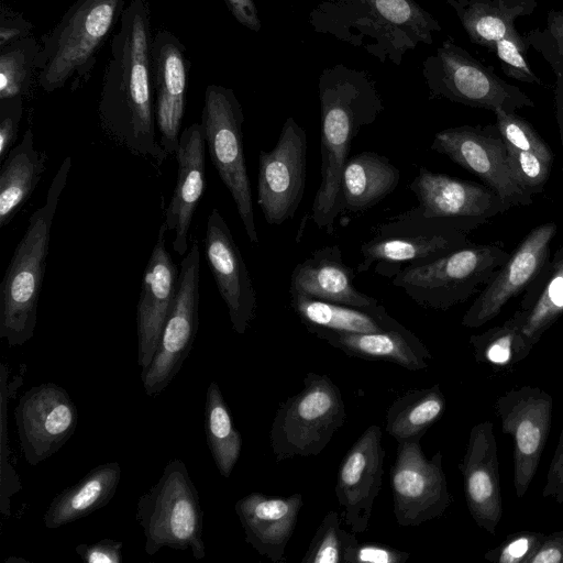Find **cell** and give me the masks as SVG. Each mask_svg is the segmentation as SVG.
Segmentation results:
<instances>
[{
    "label": "cell",
    "instance_id": "cell-1",
    "mask_svg": "<svg viewBox=\"0 0 563 563\" xmlns=\"http://www.w3.org/2000/svg\"><path fill=\"white\" fill-rule=\"evenodd\" d=\"M112 33L98 115L104 132L155 166L167 158L156 132L151 73V9L131 0Z\"/></svg>",
    "mask_w": 563,
    "mask_h": 563
},
{
    "label": "cell",
    "instance_id": "cell-2",
    "mask_svg": "<svg viewBox=\"0 0 563 563\" xmlns=\"http://www.w3.org/2000/svg\"><path fill=\"white\" fill-rule=\"evenodd\" d=\"M318 88L321 179L312 202L311 219L319 229L331 234L335 219L341 214V177L352 142L363 128L376 121L384 111V103L368 71L343 64L324 68Z\"/></svg>",
    "mask_w": 563,
    "mask_h": 563
},
{
    "label": "cell",
    "instance_id": "cell-3",
    "mask_svg": "<svg viewBox=\"0 0 563 563\" xmlns=\"http://www.w3.org/2000/svg\"><path fill=\"white\" fill-rule=\"evenodd\" d=\"M314 32L399 66L408 51L431 45L439 21L415 0H324L309 13Z\"/></svg>",
    "mask_w": 563,
    "mask_h": 563
},
{
    "label": "cell",
    "instance_id": "cell-4",
    "mask_svg": "<svg viewBox=\"0 0 563 563\" xmlns=\"http://www.w3.org/2000/svg\"><path fill=\"white\" fill-rule=\"evenodd\" d=\"M71 157L66 156L48 187L45 202L29 219L0 284V338L11 346L34 335L54 216L66 186Z\"/></svg>",
    "mask_w": 563,
    "mask_h": 563
},
{
    "label": "cell",
    "instance_id": "cell-5",
    "mask_svg": "<svg viewBox=\"0 0 563 563\" xmlns=\"http://www.w3.org/2000/svg\"><path fill=\"white\" fill-rule=\"evenodd\" d=\"M125 0H76L58 23L42 37L35 59L37 81L46 92L90 73L98 52L124 10Z\"/></svg>",
    "mask_w": 563,
    "mask_h": 563
},
{
    "label": "cell",
    "instance_id": "cell-6",
    "mask_svg": "<svg viewBox=\"0 0 563 563\" xmlns=\"http://www.w3.org/2000/svg\"><path fill=\"white\" fill-rule=\"evenodd\" d=\"M136 519L144 531L146 554L167 547L190 550L197 560L205 558L203 511L181 460H170L158 482L139 498Z\"/></svg>",
    "mask_w": 563,
    "mask_h": 563
},
{
    "label": "cell",
    "instance_id": "cell-7",
    "mask_svg": "<svg viewBox=\"0 0 563 563\" xmlns=\"http://www.w3.org/2000/svg\"><path fill=\"white\" fill-rule=\"evenodd\" d=\"M509 255L500 245L471 242L433 262L404 268L391 284L421 307L448 310L479 292Z\"/></svg>",
    "mask_w": 563,
    "mask_h": 563
},
{
    "label": "cell",
    "instance_id": "cell-8",
    "mask_svg": "<svg viewBox=\"0 0 563 563\" xmlns=\"http://www.w3.org/2000/svg\"><path fill=\"white\" fill-rule=\"evenodd\" d=\"M345 418L340 388L325 374L307 373L303 388L287 398L275 413L269 432L275 460L317 456Z\"/></svg>",
    "mask_w": 563,
    "mask_h": 563
},
{
    "label": "cell",
    "instance_id": "cell-9",
    "mask_svg": "<svg viewBox=\"0 0 563 563\" xmlns=\"http://www.w3.org/2000/svg\"><path fill=\"white\" fill-rule=\"evenodd\" d=\"M422 76L429 99H446L471 108L516 112L534 107L519 87L501 79L448 37L422 63Z\"/></svg>",
    "mask_w": 563,
    "mask_h": 563
},
{
    "label": "cell",
    "instance_id": "cell-10",
    "mask_svg": "<svg viewBox=\"0 0 563 563\" xmlns=\"http://www.w3.org/2000/svg\"><path fill=\"white\" fill-rule=\"evenodd\" d=\"M470 243L466 233L410 209L376 227L373 238L361 245L356 273L374 265L377 275L393 278L406 267L433 262Z\"/></svg>",
    "mask_w": 563,
    "mask_h": 563
},
{
    "label": "cell",
    "instance_id": "cell-11",
    "mask_svg": "<svg viewBox=\"0 0 563 563\" xmlns=\"http://www.w3.org/2000/svg\"><path fill=\"white\" fill-rule=\"evenodd\" d=\"M243 122L242 106L234 91L208 85L200 123L206 145L213 166L234 200L250 242L257 245L260 240L244 156Z\"/></svg>",
    "mask_w": 563,
    "mask_h": 563
},
{
    "label": "cell",
    "instance_id": "cell-12",
    "mask_svg": "<svg viewBox=\"0 0 563 563\" xmlns=\"http://www.w3.org/2000/svg\"><path fill=\"white\" fill-rule=\"evenodd\" d=\"M421 437L397 442L390 468L394 515L401 527H417L442 516L453 498L442 466V453L428 459Z\"/></svg>",
    "mask_w": 563,
    "mask_h": 563
},
{
    "label": "cell",
    "instance_id": "cell-13",
    "mask_svg": "<svg viewBox=\"0 0 563 563\" xmlns=\"http://www.w3.org/2000/svg\"><path fill=\"white\" fill-rule=\"evenodd\" d=\"M200 250L194 243L180 262L177 294L151 364L142 369L147 396L161 394L178 374L198 330Z\"/></svg>",
    "mask_w": 563,
    "mask_h": 563
},
{
    "label": "cell",
    "instance_id": "cell-14",
    "mask_svg": "<svg viewBox=\"0 0 563 563\" xmlns=\"http://www.w3.org/2000/svg\"><path fill=\"white\" fill-rule=\"evenodd\" d=\"M430 148L476 175L503 199L508 210L532 203V196L512 178L507 145L496 124L443 129L434 134Z\"/></svg>",
    "mask_w": 563,
    "mask_h": 563
},
{
    "label": "cell",
    "instance_id": "cell-15",
    "mask_svg": "<svg viewBox=\"0 0 563 563\" xmlns=\"http://www.w3.org/2000/svg\"><path fill=\"white\" fill-rule=\"evenodd\" d=\"M420 217L443 222L468 233L508 210L503 199L486 185L461 179L421 166L409 185Z\"/></svg>",
    "mask_w": 563,
    "mask_h": 563
},
{
    "label": "cell",
    "instance_id": "cell-16",
    "mask_svg": "<svg viewBox=\"0 0 563 563\" xmlns=\"http://www.w3.org/2000/svg\"><path fill=\"white\" fill-rule=\"evenodd\" d=\"M307 134L289 117L273 150L260 151L257 205L268 224L280 225L294 218L306 188Z\"/></svg>",
    "mask_w": 563,
    "mask_h": 563
},
{
    "label": "cell",
    "instance_id": "cell-17",
    "mask_svg": "<svg viewBox=\"0 0 563 563\" xmlns=\"http://www.w3.org/2000/svg\"><path fill=\"white\" fill-rule=\"evenodd\" d=\"M501 431L514 440V485L521 498L538 471L548 441L553 399L537 386L512 388L495 401Z\"/></svg>",
    "mask_w": 563,
    "mask_h": 563
},
{
    "label": "cell",
    "instance_id": "cell-18",
    "mask_svg": "<svg viewBox=\"0 0 563 563\" xmlns=\"http://www.w3.org/2000/svg\"><path fill=\"white\" fill-rule=\"evenodd\" d=\"M14 418L24 459L36 466L70 439L78 411L66 389L49 382L30 388L20 398Z\"/></svg>",
    "mask_w": 563,
    "mask_h": 563
},
{
    "label": "cell",
    "instance_id": "cell-19",
    "mask_svg": "<svg viewBox=\"0 0 563 563\" xmlns=\"http://www.w3.org/2000/svg\"><path fill=\"white\" fill-rule=\"evenodd\" d=\"M556 231L555 222L533 228L479 291L464 313L462 325L479 328L486 324L510 299L522 294L549 262L550 245Z\"/></svg>",
    "mask_w": 563,
    "mask_h": 563
},
{
    "label": "cell",
    "instance_id": "cell-20",
    "mask_svg": "<svg viewBox=\"0 0 563 563\" xmlns=\"http://www.w3.org/2000/svg\"><path fill=\"white\" fill-rule=\"evenodd\" d=\"M383 431L371 424L353 443L338 471L335 495L343 519L354 533L367 530L384 475Z\"/></svg>",
    "mask_w": 563,
    "mask_h": 563
},
{
    "label": "cell",
    "instance_id": "cell-21",
    "mask_svg": "<svg viewBox=\"0 0 563 563\" xmlns=\"http://www.w3.org/2000/svg\"><path fill=\"white\" fill-rule=\"evenodd\" d=\"M205 253L233 330L244 334L254 319L257 299L241 251L217 208L208 216Z\"/></svg>",
    "mask_w": 563,
    "mask_h": 563
},
{
    "label": "cell",
    "instance_id": "cell-22",
    "mask_svg": "<svg viewBox=\"0 0 563 563\" xmlns=\"http://www.w3.org/2000/svg\"><path fill=\"white\" fill-rule=\"evenodd\" d=\"M151 73L154 112L159 143L166 154L176 153L186 107L188 60L185 46L167 30L151 42Z\"/></svg>",
    "mask_w": 563,
    "mask_h": 563
},
{
    "label": "cell",
    "instance_id": "cell-23",
    "mask_svg": "<svg viewBox=\"0 0 563 563\" xmlns=\"http://www.w3.org/2000/svg\"><path fill=\"white\" fill-rule=\"evenodd\" d=\"M459 468L472 518L479 528L495 534L503 517V500L493 422L482 421L471 429Z\"/></svg>",
    "mask_w": 563,
    "mask_h": 563
},
{
    "label": "cell",
    "instance_id": "cell-24",
    "mask_svg": "<svg viewBox=\"0 0 563 563\" xmlns=\"http://www.w3.org/2000/svg\"><path fill=\"white\" fill-rule=\"evenodd\" d=\"M166 230L162 224L145 267L136 309L137 363L141 369L146 368L155 355L178 289L179 273L166 247Z\"/></svg>",
    "mask_w": 563,
    "mask_h": 563
},
{
    "label": "cell",
    "instance_id": "cell-25",
    "mask_svg": "<svg viewBox=\"0 0 563 563\" xmlns=\"http://www.w3.org/2000/svg\"><path fill=\"white\" fill-rule=\"evenodd\" d=\"M206 140L200 123L186 128L175 153L177 177L165 214V225L174 231V251L183 256L188 251L189 228L206 187Z\"/></svg>",
    "mask_w": 563,
    "mask_h": 563
},
{
    "label": "cell",
    "instance_id": "cell-26",
    "mask_svg": "<svg viewBox=\"0 0 563 563\" xmlns=\"http://www.w3.org/2000/svg\"><path fill=\"white\" fill-rule=\"evenodd\" d=\"M302 495L272 497L251 493L235 503V512L245 532V541L274 563L285 561V550L294 533Z\"/></svg>",
    "mask_w": 563,
    "mask_h": 563
},
{
    "label": "cell",
    "instance_id": "cell-27",
    "mask_svg": "<svg viewBox=\"0 0 563 563\" xmlns=\"http://www.w3.org/2000/svg\"><path fill=\"white\" fill-rule=\"evenodd\" d=\"M354 277V269L343 262L341 249L324 246L294 267L289 291L356 308L378 306L377 299L356 288Z\"/></svg>",
    "mask_w": 563,
    "mask_h": 563
},
{
    "label": "cell",
    "instance_id": "cell-28",
    "mask_svg": "<svg viewBox=\"0 0 563 563\" xmlns=\"http://www.w3.org/2000/svg\"><path fill=\"white\" fill-rule=\"evenodd\" d=\"M310 333L349 356L397 364L409 371L428 368L432 358L427 346L406 327L372 333L314 330Z\"/></svg>",
    "mask_w": 563,
    "mask_h": 563
},
{
    "label": "cell",
    "instance_id": "cell-29",
    "mask_svg": "<svg viewBox=\"0 0 563 563\" xmlns=\"http://www.w3.org/2000/svg\"><path fill=\"white\" fill-rule=\"evenodd\" d=\"M453 9L470 40L490 53L503 38L527 42L515 21L530 15L537 0H445Z\"/></svg>",
    "mask_w": 563,
    "mask_h": 563
},
{
    "label": "cell",
    "instance_id": "cell-30",
    "mask_svg": "<svg viewBox=\"0 0 563 563\" xmlns=\"http://www.w3.org/2000/svg\"><path fill=\"white\" fill-rule=\"evenodd\" d=\"M400 176L389 158L376 152L365 151L349 157L341 177V213L372 209L397 188Z\"/></svg>",
    "mask_w": 563,
    "mask_h": 563
},
{
    "label": "cell",
    "instance_id": "cell-31",
    "mask_svg": "<svg viewBox=\"0 0 563 563\" xmlns=\"http://www.w3.org/2000/svg\"><path fill=\"white\" fill-rule=\"evenodd\" d=\"M522 294L511 318L534 346L563 316V243Z\"/></svg>",
    "mask_w": 563,
    "mask_h": 563
},
{
    "label": "cell",
    "instance_id": "cell-32",
    "mask_svg": "<svg viewBox=\"0 0 563 563\" xmlns=\"http://www.w3.org/2000/svg\"><path fill=\"white\" fill-rule=\"evenodd\" d=\"M289 294L294 312L309 332L324 330L341 333H372L404 327L387 312L383 305L356 308L318 300L295 291Z\"/></svg>",
    "mask_w": 563,
    "mask_h": 563
},
{
    "label": "cell",
    "instance_id": "cell-33",
    "mask_svg": "<svg viewBox=\"0 0 563 563\" xmlns=\"http://www.w3.org/2000/svg\"><path fill=\"white\" fill-rule=\"evenodd\" d=\"M120 478L118 462L95 466L79 482L52 499L43 517L45 527L58 529L104 507L115 495Z\"/></svg>",
    "mask_w": 563,
    "mask_h": 563
},
{
    "label": "cell",
    "instance_id": "cell-34",
    "mask_svg": "<svg viewBox=\"0 0 563 563\" xmlns=\"http://www.w3.org/2000/svg\"><path fill=\"white\" fill-rule=\"evenodd\" d=\"M46 154L34 146V135L27 129L22 140L1 162L0 228L9 224L29 200L45 172Z\"/></svg>",
    "mask_w": 563,
    "mask_h": 563
},
{
    "label": "cell",
    "instance_id": "cell-35",
    "mask_svg": "<svg viewBox=\"0 0 563 563\" xmlns=\"http://www.w3.org/2000/svg\"><path fill=\"white\" fill-rule=\"evenodd\" d=\"M440 386L412 389L397 397L386 413V432L397 442L423 437L445 411Z\"/></svg>",
    "mask_w": 563,
    "mask_h": 563
},
{
    "label": "cell",
    "instance_id": "cell-36",
    "mask_svg": "<svg viewBox=\"0 0 563 563\" xmlns=\"http://www.w3.org/2000/svg\"><path fill=\"white\" fill-rule=\"evenodd\" d=\"M205 431L207 443L220 474L228 478L242 450V437L235 429L228 405L216 382L206 393Z\"/></svg>",
    "mask_w": 563,
    "mask_h": 563
},
{
    "label": "cell",
    "instance_id": "cell-37",
    "mask_svg": "<svg viewBox=\"0 0 563 563\" xmlns=\"http://www.w3.org/2000/svg\"><path fill=\"white\" fill-rule=\"evenodd\" d=\"M470 344L477 363L497 368H511L533 349L511 317L503 324L471 335Z\"/></svg>",
    "mask_w": 563,
    "mask_h": 563
},
{
    "label": "cell",
    "instance_id": "cell-38",
    "mask_svg": "<svg viewBox=\"0 0 563 563\" xmlns=\"http://www.w3.org/2000/svg\"><path fill=\"white\" fill-rule=\"evenodd\" d=\"M26 364H20L19 373L9 379L10 369L5 363L0 364V397H1V464H0V511L3 516L10 515L11 497L22 488L18 473L13 468L10 459V448L8 445V405L11 398L16 395V390L23 384Z\"/></svg>",
    "mask_w": 563,
    "mask_h": 563
},
{
    "label": "cell",
    "instance_id": "cell-39",
    "mask_svg": "<svg viewBox=\"0 0 563 563\" xmlns=\"http://www.w3.org/2000/svg\"><path fill=\"white\" fill-rule=\"evenodd\" d=\"M38 49L40 44L29 35L1 48L0 100L26 92Z\"/></svg>",
    "mask_w": 563,
    "mask_h": 563
},
{
    "label": "cell",
    "instance_id": "cell-40",
    "mask_svg": "<svg viewBox=\"0 0 563 563\" xmlns=\"http://www.w3.org/2000/svg\"><path fill=\"white\" fill-rule=\"evenodd\" d=\"M356 536L341 528L340 515L329 511L319 525L301 563H346L350 550L357 544Z\"/></svg>",
    "mask_w": 563,
    "mask_h": 563
},
{
    "label": "cell",
    "instance_id": "cell-41",
    "mask_svg": "<svg viewBox=\"0 0 563 563\" xmlns=\"http://www.w3.org/2000/svg\"><path fill=\"white\" fill-rule=\"evenodd\" d=\"M494 114L496 126L507 146L554 159L555 155L549 144L525 118L500 109L494 111Z\"/></svg>",
    "mask_w": 563,
    "mask_h": 563
},
{
    "label": "cell",
    "instance_id": "cell-42",
    "mask_svg": "<svg viewBox=\"0 0 563 563\" xmlns=\"http://www.w3.org/2000/svg\"><path fill=\"white\" fill-rule=\"evenodd\" d=\"M507 158L512 178L526 194L533 196L543 192L554 159L509 146Z\"/></svg>",
    "mask_w": 563,
    "mask_h": 563
},
{
    "label": "cell",
    "instance_id": "cell-43",
    "mask_svg": "<svg viewBox=\"0 0 563 563\" xmlns=\"http://www.w3.org/2000/svg\"><path fill=\"white\" fill-rule=\"evenodd\" d=\"M526 38L550 64L555 75L563 74V10H550L544 29L529 31Z\"/></svg>",
    "mask_w": 563,
    "mask_h": 563
},
{
    "label": "cell",
    "instance_id": "cell-44",
    "mask_svg": "<svg viewBox=\"0 0 563 563\" xmlns=\"http://www.w3.org/2000/svg\"><path fill=\"white\" fill-rule=\"evenodd\" d=\"M545 534L536 531H519L507 536L496 548L487 551L484 558L497 563H528L542 544Z\"/></svg>",
    "mask_w": 563,
    "mask_h": 563
},
{
    "label": "cell",
    "instance_id": "cell-45",
    "mask_svg": "<svg viewBox=\"0 0 563 563\" xmlns=\"http://www.w3.org/2000/svg\"><path fill=\"white\" fill-rule=\"evenodd\" d=\"M529 47L528 41L517 42L510 38H503L496 43L495 54L507 77L526 84L541 85L540 77L532 71L527 60Z\"/></svg>",
    "mask_w": 563,
    "mask_h": 563
},
{
    "label": "cell",
    "instance_id": "cell-46",
    "mask_svg": "<svg viewBox=\"0 0 563 563\" xmlns=\"http://www.w3.org/2000/svg\"><path fill=\"white\" fill-rule=\"evenodd\" d=\"M23 112V99L0 100V161L3 162L16 142Z\"/></svg>",
    "mask_w": 563,
    "mask_h": 563
},
{
    "label": "cell",
    "instance_id": "cell-47",
    "mask_svg": "<svg viewBox=\"0 0 563 563\" xmlns=\"http://www.w3.org/2000/svg\"><path fill=\"white\" fill-rule=\"evenodd\" d=\"M410 553L376 542L355 544L346 556V563H405Z\"/></svg>",
    "mask_w": 563,
    "mask_h": 563
},
{
    "label": "cell",
    "instance_id": "cell-48",
    "mask_svg": "<svg viewBox=\"0 0 563 563\" xmlns=\"http://www.w3.org/2000/svg\"><path fill=\"white\" fill-rule=\"evenodd\" d=\"M122 548V542L107 538L93 544H78L76 553L86 563H121Z\"/></svg>",
    "mask_w": 563,
    "mask_h": 563
},
{
    "label": "cell",
    "instance_id": "cell-49",
    "mask_svg": "<svg viewBox=\"0 0 563 563\" xmlns=\"http://www.w3.org/2000/svg\"><path fill=\"white\" fill-rule=\"evenodd\" d=\"M542 495L543 497L553 498L558 504H563V426L550 462Z\"/></svg>",
    "mask_w": 563,
    "mask_h": 563
},
{
    "label": "cell",
    "instance_id": "cell-50",
    "mask_svg": "<svg viewBox=\"0 0 563 563\" xmlns=\"http://www.w3.org/2000/svg\"><path fill=\"white\" fill-rule=\"evenodd\" d=\"M528 563H563V530L545 534V538Z\"/></svg>",
    "mask_w": 563,
    "mask_h": 563
},
{
    "label": "cell",
    "instance_id": "cell-51",
    "mask_svg": "<svg viewBox=\"0 0 563 563\" xmlns=\"http://www.w3.org/2000/svg\"><path fill=\"white\" fill-rule=\"evenodd\" d=\"M234 19L244 27L258 32L262 29L254 0H224Z\"/></svg>",
    "mask_w": 563,
    "mask_h": 563
},
{
    "label": "cell",
    "instance_id": "cell-52",
    "mask_svg": "<svg viewBox=\"0 0 563 563\" xmlns=\"http://www.w3.org/2000/svg\"><path fill=\"white\" fill-rule=\"evenodd\" d=\"M27 22L18 16H5L1 13V25H0V46L1 48L7 45L27 36Z\"/></svg>",
    "mask_w": 563,
    "mask_h": 563
},
{
    "label": "cell",
    "instance_id": "cell-53",
    "mask_svg": "<svg viewBox=\"0 0 563 563\" xmlns=\"http://www.w3.org/2000/svg\"><path fill=\"white\" fill-rule=\"evenodd\" d=\"M554 102H555V119L559 129V135L562 147L563 155V74L556 76V87L554 93ZM563 170V165H562Z\"/></svg>",
    "mask_w": 563,
    "mask_h": 563
}]
</instances>
